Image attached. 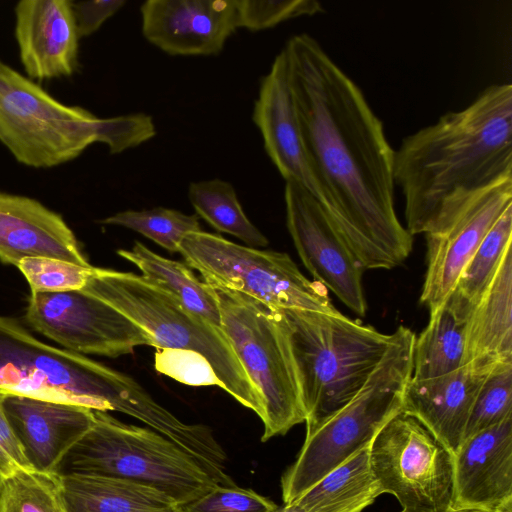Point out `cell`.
<instances>
[{"label":"cell","instance_id":"obj_1","mask_svg":"<svg viewBox=\"0 0 512 512\" xmlns=\"http://www.w3.org/2000/svg\"><path fill=\"white\" fill-rule=\"evenodd\" d=\"M290 87L313 172L330 212L365 270L392 269L413 238L394 205V149L357 84L306 33L291 37Z\"/></svg>","mask_w":512,"mask_h":512},{"label":"cell","instance_id":"obj_2","mask_svg":"<svg viewBox=\"0 0 512 512\" xmlns=\"http://www.w3.org/2000/svg\"><path fill=\"white\" fill-rule=\"evenodd\" d=\"M393 176L412 236L448 203L511 179L512 85H490L467 107L406 136L394 150Z\"/></svg>","mask_w":512,"mask_h":512},{"label":"cell","instance_id":"obj_3","mask_svg":"<svg viewBox=\"0 0 512 512\" xmlns=\"http://www.w3.org/2000/svg\"><path fill=\"white\" fill-rule=\"evenodd\" d=\"M0 390L118 411L156 431L170 418V412L131 377L85 355L48 345L8 316H0Z\"/></svg>","mask_w":512,"mask_h":512},{"label":"cell","instance_id":"obj_4","mask_svg":"<svg viewBox=\"0 0 512 512\" xmlns=\"http://www.w3.org/2000/svg\"><path fill=\"white\" fill-rule=\"evenodd\" d=\"M306 414V436L345 407L381 361L391 339L339 311L280 310Z\"/></svg>","mask_w":512,"mask_h":512},{"label":"cell","instance_id":"obj_5","mask_svg":"<svg viewBox=\"0 0 512 512\" xmlns=\"http://www.w3.org/2000/svg\"><path fill=\"white\" fill-rule=\"evenodd\" d=\"M415 336L411 329L399 326L356 396L305 437L297 459L281 479L284 503L295 501L324 475L369 446L382 427L402 411L413 374Z\"/></svg>","mask_w":512,"mask_h":512},{"label":"cell","instance_id":"obj_6","mask_svg":"<svg viewBox=\"0 0 512 512\" xmlns=\"http://www.w3.org/2000/svg\"><path fill=\"white\" fill-rule=\"evenodd\" d=\"M54 474L119 478L160 491L179 506L219 485L192 455L160 433L95 410L91 428L67 451Z\"/></svg>","mask_w":512,"mask_h":512},{"label":"cell","instance_id":"obj_7","mask_svg":"<svg viewBox=\"0 0 512 512\" xmlns=\"http://www.w3.org/2000/svg\"><path fill=\"white\" fill-rule=\"evenodd\" d=\"M82 291L110 304L142 328L155 348L183 349L201 355L222 389L263 419L262 398L221 328L134 273L95 267Z\"/></svg>","mask_w":512,"mask_h":512},{"label":"cell","instance_id":"obj_8","mask_svg":"<svg viewBox=\"0 0 512 512\" xmlns=\"http://www.w3.org/2000/svg\"><path fill=\"white\" fill-rule=\"evenodd\" d=\"M221 328L264 405L263 442L305 422L288 330L279 309L241 292L210 285Z\"/></svg>","mask_w":512,"mask_h":512},{"label":"cell","instance_id":"obj_9","mask_svg":"<svg viewBox=\"0 0 512 512\" xmlns=\"http://www.w3.org/2000/svg\"><path fill=\"white\" fill-rule=\"evenodd\" d=\"M107 118L66 105L0 59V142L31 168H52L104 142Z\"/></svg>","mask_w":512,"mask_h":512},{"label":"cell","instance_id":"obj_10","mask_svg":"<svg viewBox=\"0 0 512 512\" xmlns=\"http://www.w3.org/2000/svg\"><path fill=\"white\" fill-rule=\"evenodd\" d=\"M179 253L209 285L241 292L274 309L338 312L328 289L305 277L287 253L239 245L202 230L187 234Z\"/></svg>","mask_w":512,"mask_h":512},{"label":"cell","instance_id":"obj_11","mask_svg":"<svg viewBox=\"0 0 512 512\" xmlns=\"http://www.w3.org/2000/svg\"><path fill=\"white\" fill-rule=\"evenodd\" d=\"M369 461L401 512L453 510V453L416 418L402 411L391 418L372 440Z\"/></svg>","mask_w":512,"mask_h":512},{"label":"cell","instance_id":"obj_12","mask_svg":"<svg viewBox=\"0 0 512 512\" xmlns=\"http://www.w3.org/2000/svg\"><path fill=\"white\" fill-rule=\"evenodd\" d=\"M512 206V178L445 205L424 233L426 273L420 302L429 312L441 306L490 229Z\"/></svg>","mask_w":512,"mask_h":512},{"label":"cell","instance_id":"obj_13","mask_svg":"<svg viewBox=\"0 0 512 512\" xmlns=\"http://www.w3.org/2000/svg\"><path fill=\"white\" fill-rule=\"evenodd\" d=\"M25 320L32 329L76 354L115 358L137 346L155 347L142 328L82 290L31 293Z\"/></svg>","mask_w":512,"mask_h":512},{"label":"cell","instance_id":"obj_14","mask_svg":"<svg viewBox=\"0 0 512 512\" xmlns=\"http://www.w3.org/2000/svg\"><path fill=\"white\" fill-rule=\"evenodd\" d=\"M284 199L287 228L306 269L354 313L365 316L364 270L330 212L292 181L285 184Z\"/></svg>","mask_w":512,"mask_h":512},{"label":"cell","instance_id":"obj_15","mask_svg":"<svg viewBox=\"0 0 512 512\" xmlns=\"http://www.w3.org/2000/svg\"><path fill=\"white\" fill-rule=\"evenodd\" d=\"M145 39L172 56H209L238 29L236 0H147L140 7Z\"/></svg>","mask_w":512,"mask_h":512},{"label":"cell","instance_id":"obj_16","mask_svg":"<svg viewBox=\"0 0 512 512\" xmlns=\"http://www.w3.org/2000/svg\"><path fill=\"white\" fill-rule=\"evenodd\" d=\"M252 120L262 134L267 155L285 181L298 183L325 205L324 191L305 150L284 48L261 79Z\"/></svg>","mask_w":512,"mask_h":512},{"label":"cell","instance_id":"obj_17","mask_svg":"<svg viewBox=\"0 0 512 512\" xmlns=\"http://www.w3.org/2000/svg\"><path fill=\"white\" fill-rule=\"evenodd\" d=\"M3 410L30 467L53 473L67 451L91 428L89 407L5 393Z\"/></svg>","mask_w":512,"mask_h":512},{"label":"cell","instance_id":"obj_18","mask_svg":"<svg viewBox=\"0 0 512 512\" xmlns=\"http://www.w3.org/2000/svg\"><path fill=\"white\" fill-rule=\"evenodd\" d=\"M453 461V510L512 506V417L465 438Z\"/></svg>","mask_w":512,"mask_h":512},{"label":"cell","instance_id":"obj_19","mask_svg":"<svg viewBox=\"0 0 512 512\" xmlns=\"http://www.w3.org/2000/svg\"><path fill=\"white\" fill-rule=\"evenodd\" d=\"M14 12L26 76L35 82L72 76L79 66L80 40L72 1L21 0Z\"/></svg>","mask_w":512,"mask_h":512},{"label":"cell","instance_id":"obj_20","mask_svg":"<svg viewBox=\"0 0 512 512\" xmlns=\"http://www.w3.org/2000/svg\"><path fill=\"white\" fill-rule=\"evenodd\" d=\"M31 257L90 266L60 214L36 199L0 191V261L17 266Z\"/></svg>","mask_w":512,"mask_h":512},{"label":"cell","instance_id":"obj_21","mask_svg":"<svg viewBox=\"0 0 512 512\" xmlns=\"http://www.w3.org/2000/svg\"><path fill=\"white\" fill-rule=\"evenodd\" d=\"M494 367L469 362L440 377L411 379L402 412L421 422L454 454L464 439L478 391Z\"/></svg>","mask_w":512,"mask_h":512},{"label":"cell","instance_id":"obj_22","mask_svg":"<svg viewBox=\"0 0 512 512\" xmlns=\"http://www.w3.org/2000/svg\"><path fill=\"white\" fill-rule=\"evenodd\" d=\"M465 360L494 367L512 362V251L509 246L497 271L472 307L466 326Z\"/></svg>","mask_w":512,"mask_h":512},{"label":"cell","instance_id":"obj_23","mask_svg":"<svg viewBox=\"0 0 512 512\" xmlns=\"http://www.w3.org/2000/svg\"><path fill=\"white\" fill-rule=\"evenodd\" d=\"M59 477V476H58ZM68 512H178L166 494L127 480L96 476H61Z\"/></svg>","mask_w":512,"mask_h":512},{"label":"cell","instance_id":"obj_24","mask_svg":"<svg viewBox=\"0 0 512 512\" xmlns=\"http://www.w3.org/2000/svg\"><path fill=\"white\" fill-rule=\"evenodd\" d=\"M471 309L450 294L429 312L426 327L415 336L412 380L440 377L466 364V326Z\"/></svg>","mask_w":512,"mask_h":512},{"label":"cell","instance_id":"obj_25","mask_svg":"<svg viewBox=\"0 0 512 512\" xmlns=\"http://www.w3.org/2000/svg\"><path fill=\"white\" fill-rule=\"evenodd\" d=\"M369 446L324 475L295 502L305 512H362L383 493L370 466Z\"/></svg>","mask_w":512,"mask_h":512},{"label":"cell","instance_id":"obj_26","mask_svg":"<svg viewBox=\"0 0 512 512\" xmlns=\"http://www.w3.org/2000/svg\"><path fill=\"white\" fill-rule=\"evenodd\" d=\"M117 253L137 266L148 282L189 311L221 328L220 309L213 288L200 281L187 264L162 257L140 242H135L130 250L120 249Z\"/></svg>","mask_w":512,"mask_h":512},{"label":"cell","instance_id":"obj_27","mask_svg":"<svg viewBox=\"0 0 512 512\" xmlns=\"http://www.w3.org/2000/svg\"><path fill=\"white\" fill-rule=\"evenodd\" d=\"M188 198L197 215L217 231L233 235L252 248L268 245V239L246 216L230 182L217 178L191 182Z\"/></svg>","mask_w":512,"mask_h":512},{"label":"cell","instance_id":"obj_28","mask_svg":"<svg viewBox=\"0 0 512 512\" xmlns=\"http://www.w3.org/2000/svg\"><path fill=\"white\" fill-rule=\"evenodd\" d=\"M511 242L512 206H509L461 271L451 294L472 308L491 283Z\"/></svg>","mask_w":512,"mask_h":512},{"label":"cell","instance_id":"obj_29","mask_svg":"<svg viewBox=\"0 0 512 512\" xmlns=\"http://www.w3.org/2000/svg\"><path fill=\"white\" fill-rule=\"evenodd\" d=\"M0 512H68L60 478L24 468L3 475Z\"/></svg>","mask_w":512,"mask_h":512},{"label":"cell","instance_id":"obj_30","mask_svg":"<svg viewBox=\"0 0 512 512\" xmlns=\"http://www.w3.org/2000/svg\"><path fill=\"white\" fill-rule=\"evenodd\" d=\"M99 222L136 231L173 253L179 252L180 243L187 234L201 230L197 215H188L165 207L126 210Z\"/></svg>","mask_w":512,"mask_h":512},{"label":"cell","instance_id":"obj_31","mask_svg":"<svg viewBox=\"0 0 512 512\" xmlns=\"http://www.w3.org/2000/svg\"><path fill=\"white\" fill-rule=\"evenodd\" d=\"M510 417H512V362H504L494 367L482 383L472 406L464 439Z\"/></svg>","mask_w":512,"mask_h":512},{"label":"cell","instance_id":"obj_32","mask_svg":"<svg viewBox=\"0 0 512 512\" xmlns=\"http://www.w3.org/2000/svg\"><path fill=\"white\" fill-rule=\"evenodd\" d=\"M27 280L31 293H54L82 290L95 267L82 266L69 261L31 257L16 266Z\"/></svg>","mask_w":512,"mask_h":512},{"label":"cell","instance_id":"obj_33","mask_svg":"<svg viewBox=\"0 0 512 512\" xmlns=\"http://www.w3.org/2000/svg\"><path fill=\"white\" fill-rule=\"evenodd\" d=\"M238 27L260 31L289 19L323 12L316 0H236Z\"/></svg>","mask_w":512,"mask_h":512},{"label":"cell","instance_id":"obj_34","mask_svg":"<svg viewBox=\"0 0 512 512\" xmlns=\"http://www.w3.org/2000/svg\"><path fill=\"white\" fill-rule=\"evenodd\" d=\"M179 508L181 512H274L278 506L253 490L217 485Z\"/></svg>","mask_w":512,"mask_h":512},{"label":"cell","instance_id":"obj_35","mask_svg":"<svg viewBox=\"0 0 512 512\" xmlns=\"http://www.w3.org/2000/svg\"><path fill=\"white\" fill-rule=\"evenodd\" d=\"M155 368L158 372L185 384L217 385L222 388V384L206 359L193 351L158 349L155 354Z\"/></svg>","mask_w":512,"mask_h":512},{"label":"cell","instance_id":"obj_36","mask_svg":"<svg viewBox=\"0 0 512 512\" xmlns=\"http://www.w3.org/2000/svg\"><path fill=\"white\" fill-rule=\"evenodd\" d=\"M125 3V0L72 1L73 14L80 38L95 33Z\"/></svg>","mask_w":512,"mask_h":512},{"label":"cell","instance_id":"obj_37","mask_svg":"<svg viewBox=\"0 0 512 512\" xmlns=\"http://www.w3.org/2000/svg\"><path fill=\"white\" fill-rule=\"evenodd\" d=\"M5 392L0 390V473L7 475L17 469H32L25 459L5 417L2 402Z\"/></svg>","mask_w":512,"mask_h":512},{"label":"cell","instance_id":"obj_38","mask_svg":"<svg viewBox=\"0 0 512 512\" xmlns=\"http://www.w3.org/2000/svg\"><path fill=\"white\" fill-rule=\"evenodd\" d=\"M274 512H305L303 508L295 501L284 503L283 506L278 507Z\"/></svg>","mask_w":512,"mask_h":512},{"label":"cell","instance_id":"obj_39","mask_svg":"<svg viewBox=\"0 0 512 512\" xmlns=\"http://www.w3.org/2000/svg\"><path fill=\"white\" fill-rule=\"evenodd\" d=\"M450 512H481V511H475V510H451Z\"/></svg>","mask_w":512,"mask_h":512},{"label":"cell","instance_id":"obj_40","mask_svg":"<svg viewBox=\"0 0 512 512\" xmlns=\"http://www.w3.org/2000/svg\"><path fill=\"white\" fill-rule=\"evenodd\" d=\"M497 512H512V506H510V507H506V508L501 509V510H499V511H497Z\"/></svg>","mask_w":512,"mask_h":512},{"label":"cell","instance_id":"obj_41","mask_svg":"<svg viewBox=\"0 0 512 512\" xmlns=\"http://www.w3.org/2000/svg\"><path fill=\"white\" fill-rule=\"evenodd\" d=\"M1 477H2V475H1V473H0V480H1Z\"/></svg>","mask_w":512,"mask_h":512},{"label":"cell","instance_id":"obj_42","mask_svg":"<svg viewBox=\"0 0 512 512\" xmlns=\"http://www.w3.org/2000/svg\"><path fill=\"white\" fill-rule=\"evenodd\" d=\"M178 512H181V510H179Z\"/></svg>","mask_w":512,"mask_h":512}]
</instances>
